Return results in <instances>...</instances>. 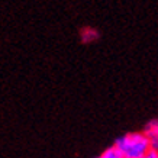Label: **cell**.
I'll use <instances>...</instances> for the list:
<instances>
[{
  "mask_svg": "<svg viewBox=\"0 0 158 158\" xmlns=\"http://www.w3.org/2000/svg\"><path fill=\"white\" fill-rule=\"evenodd\" d=\"M99 38H100V32H99L97 29L91 28V26H86V28H83L81 31H80V39H81V42L86 44V45L96 42Z\"/></svg>",
  "mask_w": 158,
  "mask_h": 158,
  "instance_id": "3",
  "label": "cell"
},
{
  "mask_svg": "<svg viewBox=\"0 0 158 158\" xmlns=\"http://www.w3.org/2000/svg\"><path fill=\"white\" fill-rule=\"evenodd\" d=\"M94 158H123V157H122V155L119 154V151L112 145V147H109V148L103 149V151Z\"/></svg>",
  "mask_w": 158,
  "mask_h": 158,
  "instance_id": "4",
  "label": "cell"
},
{
  "mask_svg": "<svg viewBox=\"0 0 158 158\" xmlns=\"http://www.w3.org/2000/svg\"><path fill=\"white\" fill-rule=\"evenodd\" d=\"M113 147L119 151L123 158H142L151 149L148 138L144 135L142 131L123 134L122 136L115 139Z\"/></svg>",
  "mask_w": 158,
  "mask_h": 158,
  "instance_id": "1",
  "label": "cell"
},
{
  "mask_svg": "<svg viewBox=\"0 0 158 158\" xmlns=\"http://www.w3.org/2000/svg\"><path fill=\"white\" fill-rule=\"evenodd\" d=\"M142 132H144V135L148 138L151 149H154V151L158 152V118L147 122V125L144 126Z\"/></svg>",
  "mask_w": 158,
  "mask_h": 158,
  "instance_id": "2",
  "label": "cell"
},
{
  "mask_svg": "<svg viewBox=\"0 0 158 158\" xmlns=\"http://www.w3.org/2000/svg\"><path fill=\"white\" fill-rule=\"evenodd\" d=\"M142 158H158V152L157 151H154V149H149L148 152L145 154Z\"/></svg>",
  "mask_w": 158,
  "mask_h": 158,
  "instance_id": "5",
  "label": "cell"
}]
</instances>
